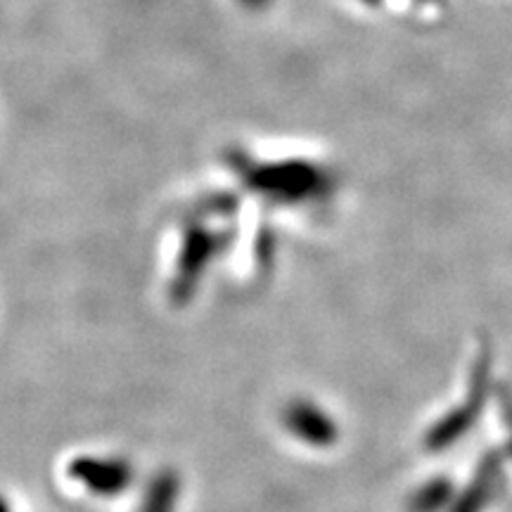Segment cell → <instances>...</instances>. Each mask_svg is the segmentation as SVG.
Returning <instances> with one entry per match:
<instances>
[{
  "label": "cell",
  "instance_id": "6da1fadb",
  "mask_svg": "<svg viewBox=\"0 0 512 512\" xmlns=\"http://www.w3.org/2000/svg\"><path fill=\"white\" fill-rule=\"evenodd\" d=\"M254 183L261 188H268V192H278V195H306L311 188L318 185L316 169L309 164H278L271 169L256 171Z\"/></svg>",
  "mask_w": 512,
  "mask_h": 512
},
{
  "label": "cell",
  "instance_id": "7a4b0ae2",
  "mask_svg": "<svg viewBox=\"0 0 512 512\" xmlns=\"http://www.w3.org/2000/svg\"><path fill=\"white\" fill-rule=\"evenodd\" d=\"M242 3L249 5V8H261V5H266L268 0H242Z\"/></svg>",
  "mask_w": 512,
  "mask_h": 512
},
{
  "label": "cell",
  "instance_id": "3957f363",
  "mask_svg": "<svg viewBox=\"0 0 512 512\" xmlns=\"http://www.w3.org/2000/svg\"><path fill=\"white\" fill-rule=\"evenodd\" d=\"M366 3H377V0H366Z\"/></svg>",
  "mask_w": 512,
  "mask_h": 512
}]
</instances>
